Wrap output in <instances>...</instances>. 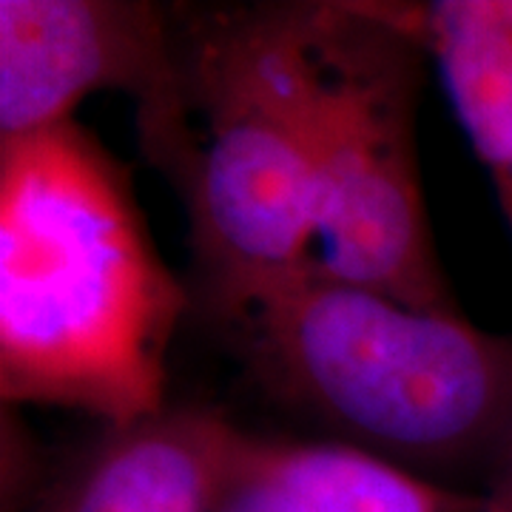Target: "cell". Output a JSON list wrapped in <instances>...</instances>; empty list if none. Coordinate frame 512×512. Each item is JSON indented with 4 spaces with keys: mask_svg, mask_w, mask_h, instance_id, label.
<instances>
[{
    "mask_svg": "<svg viewBox=\"0 0 512 512\" xmlns=\"http://www.w3.org/2000/svg\"><path fill=\"white\" fill-rule=\"evenodd\" d=\"M185 291L128 168L74 120L0 143V393L126 427L165 410Z\"/></svg>",
    "mask_w": 512,
    "mask_h": 512,
    "instance_id": "cell-1",
    "label": "cell"
},
{
    "mask_svg": "<svg viewBox=\"0 0 512 512\" xmlns=\"http://www.w3.org/2000/svg\"><path fill=\"white\" fill-rule=\"evenodd\" d=\"M231 322L282 402L410 473H487L510 427L512 336L461 311L410 308L313 259Z\"/></svg>",
    "mask_w": 512,
    "mask_h": 512,
    "instance_id": "cell-2",
    "label": "cell"
},
{
    "mask_svg": "<svg viewBox=\"0 0 512 512\" xmlns=\"http://www.w3.org/2000/svg\"><path fill=\"white\" fill-rule=\"evenodd\" d=\"M194 160L180 183L211 311L237 319L316 256L299 3L180 15Z\"/></svg>",
    "mask_w": 512,
    "mask_h": 512,
    "instance_id": "cell-3",
    "label": "cell"
},
{
    "mask_svg": "<svg viewBox=\"0 0 512 512\" xmlns=\"http://www.w3.org/2000/svg\"><path fill=\"white\" fill-rule=\"evenodd\" d=\"M322 271L419 311L458 313L416 151L424 46L404 3H299Z\"/></svg>",
    "mask_w": 512,
    "mask_h": 512,
    "instance_id": "cell-4",
    "label": "cell"
},
{
    "mask_svg": "<svg viewBox=\"0 0 512 512\" xmlns=\"http://www.w3.org/2000/svg\"><path fill=\"white\" fill-rule=\"evenodd\" d=\"M94 92L137 103L146 157L183 183L194 131L180 15L146 0H0V143L69 123Z\"/></svg>",
    "mask_w": 512,
    "mask_h": 512,
    "instance_id": "cell-5",
    "label": "cell"
},
{
    "mask_svg": "<svg viewBox=\"0 0 512 512\" xmlns=\"http://www.w3.org/2000/svg\"><path fill=\"white\" fill-rule=\"evenodd\" d=\"M242 430L205 407L106 427L26 512H220Z\"/></svg>",
    "mask_w": 512,
    "mask_h": 512,
    "instance_id": "cell-6",
    "label": "cell"
},
{
    "mask_svg": "<svg viewBox=\"0 0 512 512\" xmlns=\"http://www.w3.org/2000/svg\"><path fill=\"white\" fill-rule=\"evenodd\" d=\"M220 512H308L296 495L265 473L248 453V433L239 444V458L234 478L225 490Z\"/></svg>",
    "mask_w": 512,
    "mask_h": 512,
    "instance_id": "cell-7",
    "label": "cell"
},
{
    "mask_svg": "<svg viewBox=\"0 0 512 512\" xmlns=\"http://www.w3.org/2000/svg\"><path fill=\"white\" fill-rule=\"evenodd\" d=\"M484 512H512V421L487 467Z\"/></svg>",
    "mask_w": 512,
    "mask_h": 512,
    "instance_id": "cell-8",
    "label": "cell"
}]
</instances>
